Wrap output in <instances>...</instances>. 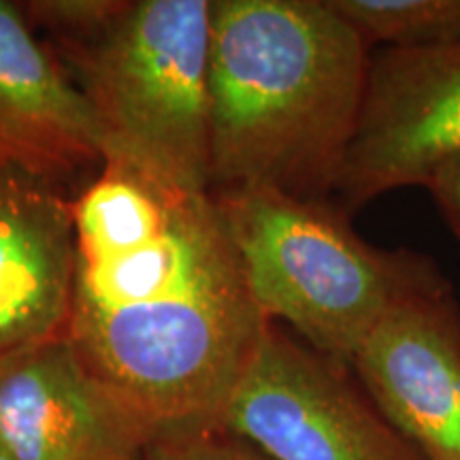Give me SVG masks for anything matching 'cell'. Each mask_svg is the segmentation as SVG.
Returning a JSON list of instances; mask_svg holds the SVG:
<instances>
[{
  "mask_svg": "<svg viewBox=\"0 0 460 460\" xmlns=\"http://www.w3.org/2000/svg\"><path fill=\"white\" fill-rule=\"evenodd\" d=\"M71 214L66 341L154 441L220 427L269 320L214 192L105 158Z\"/></svg>",
  "mask_w": 460,
  "mask_h": 460,
  "instance_id": "1",
  "label": "cell"
},
{
  "mask_svg": "<svg viewBox=\"0 0 460 460\" xmlns=\"http://www.w3.org/2000/svg\"><path fill=\"white\" fill-rule=\"evenodd\" d=\"M369 60L329 0H211L214 186L326 200L358 128Z\"/></svg>",
  "mask_w": 460,
  "mask_h": 460,
  "instance_id": "2",
  "label": "cell"
},
{
  "mask_svg": "<svg viewBox=\"0 0 460 460\" xmlns=\"http://www.w3.org/2000/svg\"><path fill=\"white\" fill-rule=\"evenodd\" d=\"M214 197L262 318L345 367L388 309L437 273L427 258L367 243L326 200L269 186Z\"/></svg>",
  "mask_w": 460,
  "mask_h": 460,
  "instance_id": "3",
  "label": "cell"
},
{
  "mask_svg": "<svg viewBox=\"0 0 460 460\" xmlns=\"http://www.w3.org/2000/svg\"><path fill=\"white\" fill-rule=\"evenodd\" d=\"M211 0H137L77 60L102 160L186 192H211Z\"/></svg>",
  "mask_w": 460,
  "mask_h": 460,
  "instance_id": "4",
  "label": "cell"
},
{
  "mask_svg": "<svg viewBox=\"0 0 460 460\" xmlns=\"http://www.w3.org/2000/svg\"><path fill=\"white\" fill-rule=\"evenodd\" d=\"M222 424L271 460H424L352 369L269 322Z\"/></svg>",
  "mask_w": 460,
  "mask_h": 460,
  "instance_id": "5",
  "label": "cell"
},
{
  "mask_svg": "<svg viewBox=\"0 0 460 460\" xmlns=\"http://www.w3.org/2000/svg\"><path fill=\"white\" fill-rule=\"evenodd\" d=\"M458 154L460 45L371 56L358 128L335 190L345 207L424 186Z\"/></svg>",
  "mask_w": 460,
  "mask_h": 460,
  "instance_id": "6",
  "label": "cell"
},
{
  "mask_svg": "<svg viewBox=\"0 0 460 460\" xmlns=\"http://www.w3.org/2000/svg\"><path fill=\"white\" fill-rule=\"evenodd\" d=\"M349 369L424 460H460V309L439 271L388 309Z\"/></svg>",
  "mask_w": 460,
  "mask_h": 460,
  "instance_id": "7",
  "label": "cell"
},
{
  "mask_svg": "<svg viewBox=\"0 0 460 460\" xmlns=\"http://www.w3.org/2000/svg\"><path fill=\"white\" fill-rule=\"evenodd\" d=\"M154 444L65 335L0 360V446L13 460H149Z\"/></svg>",
  "mask_w": 460,
  "mask_h": 460,
  "instance_id": "8",
  "label": "cell"
},
{
  "mask_svg": "<svg viewBox=\"0 0 460 460\" xmlns=\"http://www.w3.org/2000/svg\"><path fill=\"white\" fill-rule=\"evenodd\" d=\"M102 164L88 99L34 37L24 11L0 0V171L51 183Z\"/></svg>",
  "mask_w": 460,
  "mask_h": 460,
  "instance_id": "9",
  "label": "cell"
},
{
  "mask_svg": "<svg viewBox=\"0 0 460 460\" xmlns=\"http://www.w3.org/2000/svg\"><path fill=\"white\" fill-rule=\"evenodd\" d=\"M73 258L71 200L0 171V360L65 335Z\"/></svg>",
  "mask_w": 460,
  "mask_h": 460,
  "instance_id": "10",
  "label": "cell"
},
{
  "mask_svg": "<svg viewBox=\"0 0 460 460\" xmlns=\"http://www.w3.org/2000/svg\"><path fill=\"white\" fill-rule=\"evenodd\" d=\"M367 45L435 49L460 45V0H329Z\"/></svg>",
  "mask_w": 460,
  "mask_h": 460,
  "instance_id": "11",
  "label": "cell"
},
{
  "mask_svg": "<svg viewBox=\"0 0 460 460\" xmlns=\"http://www.w3.org/2000/svg\"><path fill=\"white\" fill-rule=\"evenodd\" d=\"M149 460H271L224 424L160 439Z\"/></svg>",
  "mask_w": 460,
  "mask_h": 460,
  "instance_id": "12",
  "label": "cell"
},
{
  "mask_svg": "<svg viewBox=\"0 0 460 460\" xmlns=\"http://www.w3.org/2000/svg\"><path fill=\"white\" fill-rule=\"evenodd\" d=\"M31 13L48 22L58 31L92 37L107 26L124 3H107V0H60V3H32Z\"/></svg>",
  "mask_w": 460,
  "mask_h": 460,
  "instance_id": "13",
  "label": "cell"
},
{
  "mask_svg": "<svg viewBox=\"0 0 460 460\" xmlns=\"http://www.w3.org/2000/svg\"><path fill=\"white\" fill-rule=\"evenodd\" d=\"M424 188L433 194L441 216L452 228L454 237L460 241V154L435 169Z\"/></svg>",
  "mask_w": 460,
  "mask_h": 460,
  "instance_id": "14",
  "label": "cell"
},
{
  "mask_svg": "<svg viewBox=\"0 0 460 460\" xmlns=\"http://www.w3.org/2000/svg\"><path fill=\"white\" fill-rule=\"evenodd\" d=\"M0 460H13V458H11V456H9V454H7V450H4V447H3V446H0Z\"/></svg>",
  "mask_w": 460,
  "mask_h": 460,
  "instance_id": "15",
  "label": "cell"
}]
</instances>
